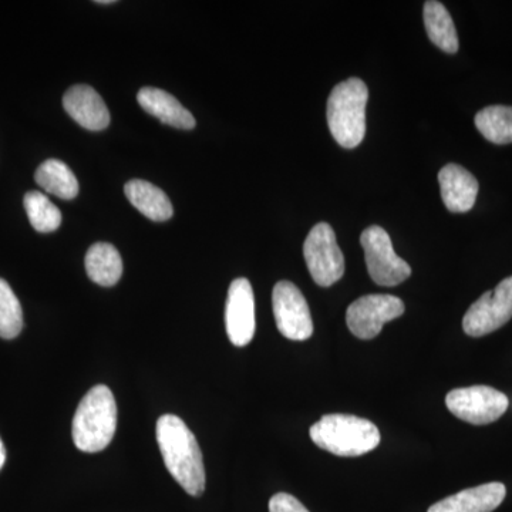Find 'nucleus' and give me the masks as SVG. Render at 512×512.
I'll return each instance as SVG.
<instances>
[{"label":"nucleus","instance_id":"6","mask_svg":"<svg viewBox=\"0 0 512 512\" xmlns=\"http://www.w3.org/2000/svg\"><path fill=\"white\" fill-rule=\"evenodd\" d=\"M306 265L313 281L322 288H329L345 274V258L336 241L335 231L326 222L312 228L303 245Z\"/></svg>","mask_w":512,"mask_h":512},{"label":"nucleus","instance_id":"17","mask_svg":"<svg viewBox=\"0 0 512 512\" xmlns=\"http://www.w3.org/2000/svg\"><path fill=\"white\" fill-rule=\"evenodd\" d=\"M86 272L94 284L116 285L123 275V261L119 251L106 242L92 245L86 254Z\"/></svg>","mask_w":512,"mask_h":512},{"label":"nucleus","instance_id":"19","mask_svg":"<svg viewBox=\"0 0 512 512\" xmlns=\"http://www.w3.org/2000/svg\"><path fill=\"white\" fill-rule=\"evenodd\" d=\"M36 183L62 200H73L79 194V181L63 161L47 160L37 168Z\"/></svg>","mask_w":512,"mask_h":512},{"label":"nucleus","instance_id":"9","mask_svg":"<svg viewBox=\"0 0 512 512\" xmlns=\"http://www.w3.org/2000/svg\"><path fill=\"white\" fill-rule=\"evenodd\" d=\"M402 299L393 295H366L357 299L346 312V323L356 338L370 340L382 332L384 323L404 313Z\"/></svg>","mask_w":512,"mask_h":512},{"label":"nucleus","instance_id":"20","mask_svg":"<svg viewBox=\"0 0 512 512\" xmlns=\"http://www.w3.org/2000/svg\"><path fill=\"white\" fill-rule=\"evenodd\" d=\"M476 127L490 143L498 144V146L511 144L512 107H485V109L477 113Z\"/></svg>","mask_w":512,"mask_h":512},{"label":"nucleus","instance_id":"3","mask_svg":"<svg viewBox=\"0 0 512 512\" xmlns=\"http://www.w3.org/2000/svg\"><path fill=\"white\" fill-rule=\"evenodd\" d=\"M309 434L316 446L340 457L363 456L380 444L376 424L350 414H326Z\"/></svg>","mask_w":512,"mask_h":512},{"label":"nucleus","instance_id":"5","mask_svg":"<svg viewBox=\"0 0 512 512\" xmlns=\"http://www.w3.org/2000/svg\"><path fill=\"white\" fill-rule=\"evenodd\" d=\"M367 271L375 284L397 286L412 275V268L394 252L392 239L382 227L372 225L360 237Z\"/></svg>","mask_w":512,"mask_h":512},{"label":"nucleus","instance_id":"8","mask_svg":"<svg viewBox=\"0 0 512 512\" xmlns=\"http://www.w3.org/2000/svg\"><path fill=\"white\" fill-rule=\"evenodd\" d=\"M512 318V276L505 278L494 291L485 292L470 306L463 319V329L471 338L493 333Z\"/></svg>","mask_w":512,"mask_h":512},{"label":"nucleus","instance_id":"21","mask_svg":"<svg viewBox=\"0 0 512 512\" xmlns=\"http://www.w3.org/2000/svg\"><path fill=\"white\" fill-rule=\"evenodd\" d=\"M23 204H25L30 224L37 232L47 234V232L56 231L62 224V212L42 192H28Z\"/></svg>","mask_w":512,"mask_h":512},{"label":"nucleus","instance_id":"11","mask_svg":"<svg viewBox=\"0 0 512 512\" xmlns=\"http://www.w3.org/2000/svg\"><path fill=\"white\" fill-rule=\"evenodd\" d=\"M225 325L232 345L244 348L255 335V298L248 279L238 278L229 286Z\"/></svg>","mask_w":512,"mask_h":512},{"label":"nucleus","instance_id":"4","mask_svg":"<svg viewBox=\"0 0 512 512\" xmlns=\"http://www.w3.org/2000/svg\"><path fill=\"white\" fill-rule=\"evenodd\" d=\"M367 99L369 90L357 77L339 83L330 93L329 130L339 146L356 148L365 138Z\"/></svg>","mask_w":512,"mask_h":512},{"label":"nucleus","instance_id":"22","mask_svg":"<svg viewBox=\"0 0 512 512\" xmlns=\"http://www.w3.org/2000/svg\"><path fill=\"white\" fill-rule=\"evenodd\" d=\"M23 329V312L18 296L0 278V338L15 339Z\"/></svg>","mask_w":512,"mask_h":512},{"label":"nucleus","instance_id":"15","mask_svg":"<svg viewBox=\"0 0 512 512\" xmlns=\"http://www.w3.org/2000/svg\"><path fill=\"white\" fill-rule=\"evenodd\" d=\"M138 104L161 123L183 130L195 127L194 116L170 93L154 87H144L137 94Z\"/></svg>","mask_w":512,"mask_h":512},{"label":"nucleus","instance_id":"23","mask_svg":"<svg viewBox=\"0 0 512 512\" xmlns=\"http://www.w3.org/2000/svg\"><path fill=\"white\" fill-rule=\"evenodd\" d=\"M269 512H309L305 507L291 494L278 493L269 500Z\"/></svg>","mask_w":512,"mask_h":512},{"label":"nucleus","instance_id":"2","mask_svg":"<svg viewBox=\"0 0 512 512\" xmlns=\"http://www.w3.org/2000/svg\"><path fill=\"white\" fill-rule=\"evenodd\" d=\"M116 427V399L109 387L99 384L83 397L74 414V446L83 453H99L113 440Z\"/></svg>","mask_w":512,"mask_h":512},{"label":"nucleus","instance_id":"25","mask_svg":"<svg viewBox=\"0 0 512 512\" xmlns=\"http://www.w3.org/2000/svg\"><path fill=\"white\" fill-rule=\"evenodd\" d=\"M96 3H99V5H111V3H116V2H114V0H99V2H96Z\"/></svg>","mask_w":512,"mask_h":512},{"label":"nucleus","instance_id":"24","mask_svg":"<svg viewBox=\"0 0 512 512\" xmlns=\"http://www.w3.org/2000/svg\"><path fill=\"white\" fill-rule=\"evenodd\" d=\"M6 461V448L3 446V441L0 439V470L5 466Z\"/></svg>","mask_w":512,"mask_h":512},{"label":"nucleus","instance_id":"13","mask_svg":"<svg viewBox=\"0 0 512 512\" xmlns=\"http://www.w3.org/2000/svg\"><path fill=\"white\" fill-rule=\"evenodd\" d=\"M441 198L447 210L468 212L476 204L478 195L477 178L458 164H448L439 173Z\"/></svg>","mask_w":512,"mask_h":512},{"label":"nucleus","instance_id":"12","mask_svg":"<svg viewBox=\"0 0 512 512\" xmlns=\"http://www.w3.org/2000/svg\"><path fill=\"white\" fill-rule=\"evenodd\" d=\"M66 113L87 130L101 131L109 127L110 113L106 103L93 87L77 84L63 97Z\"/></svg>","mask_w":512,"mask_h":512},{"label":"nucleus","instance_id":"1","mask_svg":"<svg viewBox=\"0 0 512 512\" xmlns=\"http://www.w3.org/2000/svg\"><path fill=\"white\" fill-rule=\"evenodd\" d=\"M157 443L168 473L185 493L200 497L205 491V467L200 444L180 417L164 414L157 421Z\"/></svg>","mask_w":512,"mask_h":512},{"label":"nucleus","instance_id":"10","mask_svg":"<svg viewBox=\"0 0 512 512\" xmlns=\"http://www.w3.org/2000/svg\"><path fill=\"white\" fill-rule=\"evenodd\" d=\"M272 308L279 332L289 340H306L313 335V320L305 296L298 286L281 281L272 292Z\"/></svg>","mask_w":512,"mask_h":512},{"label":"nucleus","instance_id":"18","mask_svg":"<svg viewBox=\"0 0 512 512\" xmlns=\"http://www.w3.org/2000/svg\"><path fill=\"white\" fill-rule=\"evenodd\" d=\"M424 26H426L427 35L431 43H434L443 52H458V36L453 18L448 12L446 6L437 0H429L424 3Z\"/></svg>","mask_w":512,"mask_h":512},{"label":"nucleus","instance_id":"14","mask_svg":"<svg viewBox=\"0 0 512 512\" xmlns=\"http://www.w3.org/2000/svg\"><path fill=\"white\" fill-rule=\"evenodd\" d=\"M507 488L503 483H488L467 488L431 505L427 512H493L503 504Z\"/></svg>","mask_w":512,"mask_h":512},{"label":"nucleus","instance_id":"16","mask_svg":"<svg viewBox=\"0 0 512 512\" xmlns=\"http://www.w3.org/2000/svg\"><path fill=\"white\" fill-rule=\"evenodd\" d=\"M128 201L148 220L163 222L173 217L170 198L160 188L148 181L131 180L124 187Z\"/></svg>","mask_w":512,"mask_h":512},{"label":"nucleus","instance_id":"7","mask_svg":"<svg viewBox=\"0 0 512 512\" xmlns=\"http://www.w3.org/2000/svg\"><path fill=\"white\" fill-rule=\"evenodd\" d=\"M446 404L457 419L474 426H485L494 423L507 412L510 400L493 387L471 386L451 390L447 394Z\"/></svg>","mask_w":512,"mask_h":512}]
</instances>
